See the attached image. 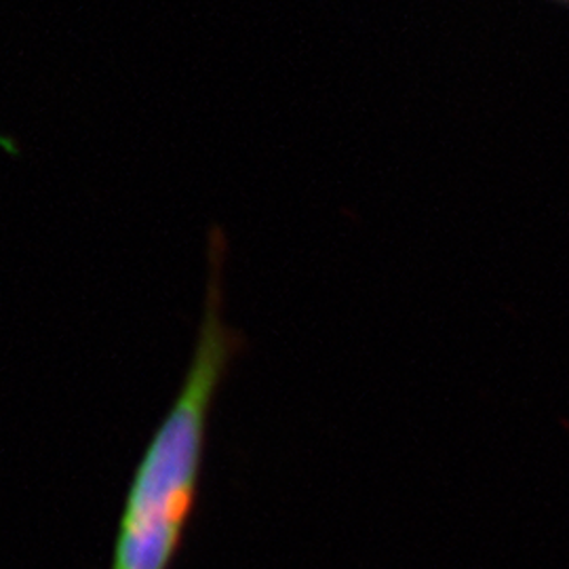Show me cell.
Here are the masks:
<instances>
[{"mask_svg": "<svg viewBox=\"0 0 569 569\" xmlns=\"http://www.w3.org/2000/svg\"><path fill=\"white\" fill-rule=\"evenodd\" d=\"M224 237L211 232L203 323L183 385L154 430L122 505L110 569H169L190 523L213 401L239 340L222 317Z\"/></svg>", "mask_w": 569, "mask_h": 569, "instance_id": "6da1fadb", "label": "cell"}]
</instances>
